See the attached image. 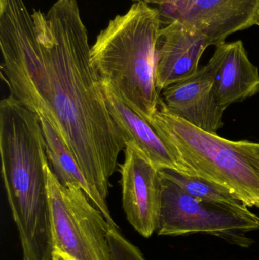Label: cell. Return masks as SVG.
Masks as SVG:
<instances>
[{"label": "cell", "instance_id": "cell-1", "mask_svg": "<svg viewBox=\"0 0 259 260\" xmlns=\"http://www.w3.org/2000/svg\"><path fill=\"white\" fill-rule=\"evenodd\" d=\"M2 78L12 96L47 120L71 153L110 226L111 177L125 149L91 61L77 0H57L47 14L24 0H0Z\"/></svg>", "mask_w": 259, "mask_h": 260}, {"label": "cell", "instance_id": "cell-2", "mask_svg": "<svg viewBox=\"0 0 259 260\" xmlns=\"http://www.w3.org/2000/svg\"><path fill=\"white\" fill-rule=\"evenodd\" d=\"M2 177L23 254L52 260L48 157L39 117L9 94L0 102Z\"/></svg>", "mask_w": 259, "mask_h": 260}, {"label": "cell", "instance_id": "cell-3", "mask_svg": "<svg viewBox=\"0 0 259 260\" xmlns=\"http://www.w3.org/2000/svg\"><path fill=\"white\" fill-rule=\"evenodd\" d=\"M162 24L158 9L135 2L109 21L91 47V63L102 85L149 123L162 99L156 84Z\"/></svg>", "mask_w": 259, "mask_h": 260}, {"label": "cell", "instance_id": "cell-4", "mask_svg": "<svg viewBox=\"0 0 259 260\" xmlns=\"http://www.w3.org/2000/svg\"><path fill=\"white\" fill-rule=\"evenodd\" d=\"M149 123L187 174L229 189L247 207L259 208L256 142L230 140L196 127L170 112L162 99Z\"/></svg>", "mask_w": 259, "mask_h": 260}, {"label": "cell", "instance_id": "cell-5", "mask_svg": "<svg viewBox=\"0 0 259 260\" xmlns=\"http://www.w3.org/2000/svg\"><path fill=\"white\" fill-rule=\"evenodd\" d=\"M53 250L74 260H112L108 224L79 188H65L46 166Z\"/></svg>", "mask_w": 259, "mask_h": 260}, {"label": "cell", "instance_id": "cell-6", "mask_svg": "<svg viewBox=\"0 0 259 260\" xmlns=\"http://www.w3.org/2000/svg\"><path fill=\"white\" fill-rule=\"evenodd\" d=\"M161 175V174H160ZM161 209L157 233L164 236L206 234L248 247L247 234L259 230V217L248 207L238 209L198 200L161 175Z\"/></svg>", "mask_w": 259, "mask_h": 260}, {"label": "cell", "instance_id": "cell-7", "mask_svg": "<svg viewBox=\"0 0 259 260\" xmlns=\"http://www.w3.org/2000/svg\"><path fill=\"white\" fill-rule=\"evenodd\" d=\"M156 9L163 23L180 21L215 47L259 26V0H167Z\"/></svg>", "mask_w": 259, "mask_h": 260}, {"label": "cell", "instance_id": "cell-8", "mask_svg": "<svg viewBox=\"0 0 259 260\" xmlns=\"http://www.w3.org/2000/svg\"><path fill=\"white\" fill-rule=\"evenodd\" d=\"M124 150V162L120 165L123 210L135 230L150 238L161 215L160 170L132 144H126Z\"/></svg>", "mask_w": 259, "mask_h": 260}, {"label": "cell", "instance_id": "cell-9", "mask_svg": "<svg viewBox=\"0 0 259 260\" xmlns=\"http://www.w3.org/2000/svg\"><path fill=\"white\" fill-rule=\"evenodd\" d=\"M162 95L170 112L196 127L213 133L223 127L225 110L217 100L208 64L191 77L164 89Z\"/></svg>", "mask_w": 259, "mask_h": 260}, {"label": "cell", "instance_id": "cell-10", "mask_svg": "<svg viewBox=\"0 0 259 260\" xmlns=\"http://www.w3.org/2000/svg\"><path fill=\"white\" fill-rule=\"evenodd\" d=\"M209 46L204 37L180 21L166 22L158 41L156 84L160 92L196 73Z\"/></svg>", "mask_w": 259, "mask_h": 260}, {"label": "cell", "instance_id": "cell-11", "mask_svg": "<svg viewBox=\"0 0 259 260\" xmlns=\"http://www.w3.org/2000/svg\"><path fill=\"white\" fill-rule=\"evenodd\" d=\"M208 65L224 110L259 92L258 68L249 60L242 41L217 45Z\"/></svg>", "mask_w": 259, "mask_h": 260}, {"label": "cell", "instance_id": "cell-12", "mask_svg": "<svg viewBox=\"0 0 259 260\" xmlns=\"http://www.w3.org/2000/svg\"><path fill=\"white\" fill-rule=\"evenodd\" d=\"M106 105L123 135L125 145L136 147L158 170H173L187 174L171 151L150 123L120 102L109 88L103 85Z\"/></svg>", "mask_w": 259, "mask_h": 260}, {"label": "cell", "instance_id": "cell-13", "mask_svg": "<svg viewBox=\"0 0 259 260\" xmlns=\"http://www.w3.org/2000/svg\"><path fill=\"white\" fill-rule=\"evenodd\" d=\"M40 119V118H39ZM46 142L47 157L52 170L65 188L82 189L93 203L94 194L74 156L65 147L56 130L44 119H40Z\"/></svg>", "mask_w": 259, "mask_h": 260}, {"label": "cell", "instance_id": "cell-14", "mask_svg": "<svg viewBox=\"0 0 259 260\" xmlns=\"http://www.w3.org/2000/svg\"><path fill=\"white\" fill-rule=\"evenodd\" d=\"M160 174L174 182L182 190L198 200L221 203L238 209L247 207L229 189L206 179L173 170H161Z\"/></svg>", "mask_w": 259, "mask_h": 260}, {"label": "cell", "instance_id": "cell-15", "mask_svg": "<svg viewBox=\"0 0 259 260\" xmlns=\"http://www.w3.org/2000/svg\"><path fill=\"white\" fill-rule=\"evenodd\" d=\"M108 240L112 260H147L141 250L120 233L118 228H109Z\"/></svg>", "mask_w": 259, "mask_h": 260}, {"label": "cell", "instance_id": "cell-16", "mask_svg": "<svg viewBox=\"0 0 259 260\" xmlns=\"http://www.w3.org/2000/svg\"><path fill=\"white\" fill-rule=\"evenodd\" d=\"M133 1H135V2H142V3H147L149 6H155L153 7L157 8L165 3L167 0H133Z\"/></svg>", "mask_w": 259, "mask_h": 260}, {"label": "cell", "instance_id": "cell-17", "mask_svg": "<svg viewBox=\"0 0 259 260\" xmlns=\"http://www.w3.org/2000/svg\"><path fill=\"white\" fill-rule=\"evenodd\" d=\"M52 260H74L71 259L69 256L67 255L63 254V253H59V252L53 250V256H52Z\"/></svg>", "mask_w": 259, "mask_h": 260}, {"label": "cell", "instance_id": "cell-18", "mask_svg": "<svg viewBox=\"0 0 259 260\" xmlns=\"http://www.w3.org/2000/svg\"><path fill=\"white\" fill-rule=\"evenodd\" d=\"M23 260H30L26 255L23 254Z\"/></svg>", "mask_w": 259, "mask_h": 260}, {"label": "cell", "instance_id": "cell-19", "mask_svg": "<svg viewBox=\"0 0 259 260\" xmlns=\"http://www.w3.org/2000/svg\"><path fill=\"white\" fill-rule=\"evenodd\" d=\"M256 146H257V150H258V152L259 154V142H256Z\"/></svg>", "mask_w": 259, "mask_h": 260}]
</instances>
